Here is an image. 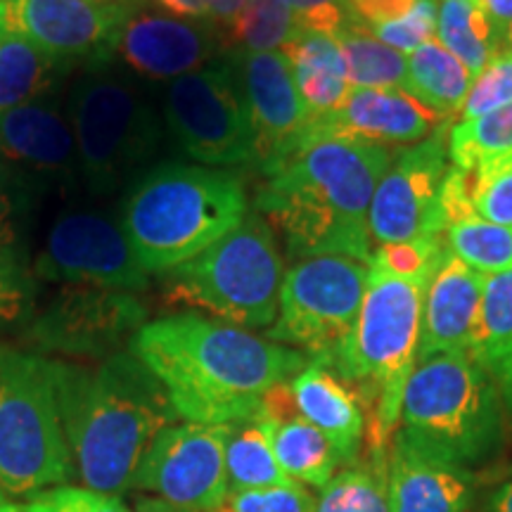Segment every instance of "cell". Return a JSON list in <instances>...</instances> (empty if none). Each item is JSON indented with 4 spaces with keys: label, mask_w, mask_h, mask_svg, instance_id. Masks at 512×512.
Masks as SVG:
<instances>
[{
    "label": "cell",
    "mask_w": 512,
    "mask_h": 512,
    "mask_svg": "<svg viewBox=\"0 0 512 512\" xmlns=\"http://www.w3.org/2000/svg\"><path fill=\"white\" fill-rule=\"evenodd\" d=\"M131 351L162 382L178 418L216 427L259 420L266 392L311 363L304 351L197 313L147 320Z\"/></svg>",
    "instance_id": "1"
},
{
    "label": "cell",
    "mask_w": 512,
    "mask_h": 512,
    "mask_svg": "<svg viewBox=\"0 0 512 512\" xmlns=\"http://www.w3.org/2000/svg\"><path fill=\"white\" fill-rule=\"evenodd\" d=\"M389 164L392 152L384 145L306 140L261 169L256 211L280 228L290 256H349L368 264L370 202Z\"/></svg>",
    "instance_id": "2"
},
{
    "label": "cell",
    "mask_w": 512,
    "mask_h": 512,
    "mask_svg": "<svg viewBox=\"0 0 512 512\" xmlns=\"http://www.w3.org/2000/svg\"><path fill=\"white\" fill-rule=\"evenodd\" d=\"M53 366L74 475L105 494L131 489L147 448L178 420L162 382L131 349L93 366L60 358Z\"/></svg>",
    "instance_id": "3"
},
{
    "label": "cell",
    "mask_w": 512,
    "mask_h": 512,
    "mask_svg": "<svg viewBox=\"0 0 512 512\" xmlns=\"http://www.w3.org/2000/svg\"><path fill=\"white\" fill-rule=\"evenodd\" d=\"M247 214L242 176L214 166L166 162L128 185L119 223L138 264L162 275L226 238Z\"/></svg>",
    "instance_id": "4"
},
{
    "label": "cell",
    "mask_w": 512,
    "mask_h": 512,
    "mask_svg": "<svg viewBox=\"0 0 512 512\" xmlns=\"http://www.w3.org/2000/svg\"><path fill=\"white\" fill-rule=\"evenodd\" d=\"M427 285L396 278L377 264H368L366 297L354 328L320 361L361 396L377 467H384L387 441L399 427L403 389L418 366Z\"/></svg>",
    "instance_id": "5"
},
{
    "label": "cell",
    "mask_w": 512,
    "mask_h": 512,
    "mask_svg": "<svg viewBox=\"0 0 512 512\" xmlns=\"http://www.w3.org/2000/svg\"><path fill=\"white\" fill-rule=\"evenodd\" d=\"M503 396L470 354H441L418 366L403 389L396 432L446 463L472 467L503 444Z\"/></svg>",
    "instance_id": "6"
},
{
    "label": "cell",
    "mask_w": 512,
    "mask_h": 512,
    "mask_svg": "<svg viewBox=\"0 0 512 512\" xmlns=\"http://www.w3.org/2000/svg\"><path fill=\"white\" fill-rule=\"evenodd\" d=\"M283 278L275 230L261 214H247L226 238L162 273L171 302L202 309L242 330H268L275 323Z\"/></svg>",
    "instance_id": "7"
},
{
    "label": "cell",
    "mask_w": 512,
    "mask_h": 512,
    "mask_svg": "<svg viewBox=\"0 0 512 512\" xmlns=\"http://www.w3.org/2000/svg\"><path fill=\"white\" fill-rule=\"evenodd\" d=\"M67 119L81 178L98 197L143 176L162 145V124L152 102L136 81L105 67V62L74 83Z\"/></svg>",
    "instance_id": "8"
},
{
    "label": "cell",
    "mask_w": 512,
    "mask_h": 512,
    "mask_svg": "<svg viewBox=\"0 0 512 512\" xmlns=\"http://www.w3.org/2000/svg\"><path fill=\"white\" fill-rule=\"evenodd\" d=\"M72 477L53 358L0 344V489L34 496Z\"/></svg>",
    "instance_id": "9"
},
{
    "label": "cell",
    "mask_w": 512,
    "mask_h": 512,
    "mask_svg": "<svg viewBox=\"0 0 512 512\" xmlns=\"http://www.w3.org/2000/svg\"><path fill=\"white\" fill-rule=\"evenodd\" d=\"M368 287V264L349 256H306L285 273L271 342L323 361L354 328Z\"/></svg>",
    "instance_id": "10"
},
{
    "label": "cell",
    "mask_w": 512,
    "mask_h": 512,
    "mask_svg": "<svg viewBox=\"0 0 512 512\" xmlns=\"http://www.w3.org/2000/svg\"><path fill=\"white\" fill-rule=\"evenodd\" d=\"M164 124L176 145L202 166L254 164V133L230 64L202 67L169 81Z\"/></svg>",
    "instance_id": "11"
},
{
    "label": "cell",
    "mask_w": 512,
    "mask_h": 512,
    "mask_svg": "<svg viewBox=\"0 0 512 512\" xmlns=\"http://www.w3.org/2000/svg\"><path fill=\"white\" fill-rule=\"evenodd\" d=\"M147 316V306L136 292L64 285L31 318L24 339L46 354L105 361L131 349Z\"/></svg>",
    "instance_id": "12"
},
{
    "label": "cell",
    "mask_w": 512,
    "mask_h": 512,
    "mask_svg": "<svg viewBox=\"0 0 512 512\" xmlns=\"http://www.w3.org/2000/svg\"><path fill=\"white\" fill-rule=\"evenodd\" d=\"M34 273L50 283L143 292L150 273L138 264L119 219L100 209L69 207L50 226Z\"/></svg>",
    "instance_id": "13"
},
{
    "label": "cell",
    "mask_w": 512,
    "mask_h": 512,
    "mask_svg": "<svg viewBox=\"0 0 512 512\" xmlns=\"http://www.w3.org/2000/svg\"><path fill=\"white\" fill-rule=\"evenodd\" d=\"M228 427L174 422L140 460L131 489L178 508L221 512L228 503Z\"/></svg>",
    "instance_id": "14"
},
{
    "label": "cell",
    "mask_w": 512,
    "mask_h": 512,
    "mask_svg": "<svg viewBox=\"0 0 512 512\" xmlns=\"http://www.w3.org/2000/svg\"><path fill=\"white\" fill-rule=\"evenodd\" d=\"M444 121L430 138L420 140L389 164L370 202V238L380 245L444 235L441 185L446 178L448 128Z\"/></svg>",
    "instance_id": "15"
},
{
    "label": "cell",
    "mask_w": 512,
    "mask_h": 512,
    "mask_svg": "<svg viewBox=\"0 0 512 512\" xmlns=\"http://www.w3.org/2000/svg\"><path fill=\"white\" fill-rule=\"evenodd\" d=\"M124 5L95 0H0V31L24 36L57 62H105Z\"/></svg>",
    "instance_id": "16"
},
{
    "label": "cell",
    "mask_w": 512,
    "mask_h": 512,
    "mask_svg": "<svg viewBox=\"0 0 512 512\" xmlns=\"http://www.w3.org/2000/svg\"><path fill=\"white\" fill-rule=\"evenodd\" d=\"M230 67L238 79L252 124L254 164L266 169L297 147L311 114L294 83L292 64L280 50H266V53L238 50Z\"/></svg>",
    "instance_id": "17"
},
{
    "label": "cell",
    "mask_w": 512,
    "mask_h": 512,
    "mask_svg": "<svg viewBox=\"0 0 512 512\" xmlns=\"http://www.w3.org/2000/svg\"><path fill=\"white\" fill-rule=\"evenodd\" d=\"M216 38L207 22L169 15L145 0H126L112 55L155 81L197 72L214 57Z\"/></svg>",
    "instance_id": "18"
},
{
    "label": "cell",
    "mask_w": 512,
    "mask_h": 512,
    "mask_svg": "<svg viewBox=\"0 0 512 512\" xmlns=\"http://www.w3.org/2000/svg\"><path fill=\"white\" fill-rule=\"evenodd\" d=\"M0 164L12 183L57 190L81 176L69 119L50 102H29L0 114Z\"/></svg>",
    "instance_id": "19"
},
{
    "label": "cell",
    "mask_w": 512,
    "mask_h": 512,
    "mask_svg": "<svg viewBox=\"0 0 512 512\" xmlns=\"http://www.w3.org/2000/svg\"><path fill=\"white\" fill-rule=\"evenodd\" d=\"M444 121L448 119H441L403 91L351 88L337 112L309 121L299 143L318 138H354L384 147L408 145L430 138Z\"/></svg>",
    "instance_id": "20"
},
{
    "label": "cell",
    "mask_w": 512,
    "mask_h": 512,
    "mask_svg": "<svg viewBox=\"0 0 512 512\" xmlns=\"http://www.w3.org/2000/svg\"><path fill=\"white\" fill-rule=\"evenodd\" d=\"M484 275L444 249L425 292L418 361L441 354H467L482 306Z\"/></svg>",
    "instance_id": "21"
},
{
    "label": "cell",
    "mask_w": 512,
    "mask_h": 512,
    "mask_svg": "<svg viewBox=\"0 0 512 512\" xmlns=\"http://www.w3.org/2000/svg\"><path fill=\"white\" fill-rule=\"evenodd\" d=\"M389 512H467L475 496L472 470L420 451L394 432L387 460Z\"/></svg>",
    "instance_id": "22"
},
{
    "label": "cell",
    "mask_w": 512,
    "mask_h": 512,
    "mask_svg": "<svg viewBox=\"0 0 512 512\" xmlns=\"http://www.w3.org/2000/svg\"><path fill=\"white\" fill-rule=\"evenodd\" d=\"M290 387L299 415L335 444L342 465H356L368 425L366 408L356 389L313 358Z\"/></svg>",
    "instance_id": "23"
},
{
    "label": "cell",
    "mask_w": 512,
    "mask_h": 512,
    "mask_svg": "<svg viewBox=\"0 0 512 512\" xmlns=\"http://www.w3.org/2000/svg\"><path fill=\"white\" fill-rule=\"evenodd\" d=\"M283 53L292 64L294 83L311 119L337 112L349 95L347 69L337 41L318 31L297 29Z\"/></svg>",
    "instance_id": "24"
},
{
    "label": "cell",
    "mask_w": 512,
    "mask_h": 512,
    "mask_svg": "<svg viewBox=\"0 0 512 512\" xmlns=\"http://www.w3.org/2000/svg\"><path fill=\"white\" fill-rule=\"evenodd\" d=\"M69 69L24 36L0 31V114L43 100Z\"/></svg>",
    "instance_id": "25"
},
{
    "label": "cell",
    "mask_w": 512,
    "mask_h": 512,
    "mask_svg": "<svg viewBox=\"0 0 512 512\" xmlns=\"http://www.w3.org/2000/svg\"><path fill=\"white\" fill-rule=\"evenodd\" d=\"M472 81V74L456 55L448 53L439 41H430L408 55L403 93L422 102L441 119H451L463 110Z\"/></svg>",
    "instance_id": "26"
},
{
    "label": "cell",
    "mask_w": 512,
    "mask_h": 512,
    "mask_svg": "<svg viewBox=\"0 0 512 512\" xmlns=\"http://www.w3.org/2000/svg\"><path fill=\"white\" fill-rule=\"evenodd\" d=\"M259 420L271 437L275 458L292 482L318 486V489L330 484V479L337 475V467L342 465V458L335 444L318 427L306 422L302 415L280 422Z\"/></svg>",
    "instance_id": "27"
},
{
    "label": "cell",
    "mask_w": 512,
    "mask_h": 512,
    "mask_svg": "<svg viewBox=\"0 0 512 512\" xmlns=\"http://www.w3.org/2000/svg\"><path fill=\"white\" fill-rule=\"evenodd\" d=\"M486 373L501 384L512 370V271L484 275L482 306L470 351Z\"/></svg>",
    "instance_id": "28"
},
{
    "label": "cell",
    "mask_w": 512,
    "mask_h": 512,
    "mask_svg": "<svg viewBox=\"0 0 512 512\" xmlns=\"http://www.w3.org/2000/svg\"><path fill=\"white\" fill-rule=\"evenodd\" d=\"M437 36L441 46L465 64L472 79L484 72L496 50L508 46V41L498 36L484 5L470 0H439Z\"/></svg>",
    "instance_id": "29"
},
{
    "label": "cell",
    "mask_w": 512,
    "mask_h": 512,
    "mask_svg": "<svg viewBox=\"0 0 512 512\" xmlns=\"http://www.w3.org/2000/svg\"><path fill=\"white\" fill-rule=\"evenodd\" d=\"M226 472L228 496L292 484V479L285 475L278 458H275L271 437H268L261 420L228 427Z\"/></svg>",
    "instance_id": "30"
},
{
    "label": "cell",
    "mask_w": 512,
    "mask_h": 512,
    "mask_svg": "<svg viewBox=\"0 0 512 512\" xmlns=\"http://www.w3.org/2000/svg\"><path fill=\"white\" fill-rule=\"evenodd\" d=\"M344 57L349 88H387L403 91L408 72V55L377 41L361 22L349 24L332 36Z\"/></svg>",
    "instance_id": "31"
},
{
    "label": "cell",
    "mask_w": 512,
    "mask_h": 512,
    "mask_svg": "<svg viewBox=\"0 0 512 512\" xmlns=\"http://www.w3.org/2000/svg\"><path fill=\"white\" fill-rule=\"evenodd\" d=\"M448 157L463 171L512 162V105L479 119L456 121L448 131Z\"/></svg>",
    "instance_id": "32"
},
{
    "label": "cell",
    "mask_w": 512,
    "mask_h": 512,
    "mask_svg": "<svg viewBox=\"0 0 512 512\" xmlns=\"http://www.w3.org/2000/svg\"><path fill=\"white\" fill-rule=\"evenodd\" d=\"M446 247L482 275L512 271V226L467 216L463 221L448 223Z\"/></svg>",
    "instance_id": "33"
},
{
    "label": "cell",
    "mask_w": 512,
    "mask_h": 512,
    "mask_svg": "<svg viewBox=\"0 0 512 512\" xmlns=\"http://www.w3.org/2000/svg\"><path fill=\"white\" fill-rule=\"evenodd\" d=\"M297 34V19L290 0H247L228 29L230 43L245 53L283 50Z\"/></svg>",
    "instance_id": "34"
},
{
    "label": "cell",
    "mask_w": 512,
    "mask_h": 512,
    "mask_svg": "<svg viewBox=\"0 0 512 512\" xmlns=\"http://www.w3.org/2000/svg\"><path fill=\"white\" fill-rule=\"evenodd\" d=\"M316 512H389L387 477L375 465H351L323 486Z\"/></svg>",
    "instance_id": "35"
},
{
    "label": "cell",
    "mask_w": 512,
    "mask_h": 512,
    "mask_svg": "<svg viewBox=\"0 0 512 512\" xmlns=\"http://www.w3.org/2000/svg\"><path fill=\"white\" fill-rule=\"evenodd\" d=\"M446 242L441 238H422L413 242H392V245H380L370 256L368 264H377L396 278L418 280V283H430L434 271H437L441 256H444Z\"/></svg>",
    "instance_id": "36"
},
{
    "label": "cell",
    "mask_w": 512,
    "mask_h": 512,
    "mask_svg": "<svg viewBox=\"0 0 512 512\" xmlns=\"http://www.w3.org/2000/svg\"><path fill=\"white\" fill-rule=\"evenodd\" d=\"M512 105V46H503L496 50L484 72L472 81L470 93L460 110V121L479 119L484 114H491L501 107Z\"/></svg>",
    "instance_id": "37"
},
{
    "label": "cell",
    "mask_w": 512,
    "mask_h": 512,
    "mask_svg": "<svg viewBox=\"0 0 512 512\" xmlns=\"http://www.w3.org/2000/svg\"><path fill=\"white\" fill-rule=\"evenodd\" d=\"M467 174L479 219L512 226V162H496Z\"/></svg>",
    "instance_id": "38"
},
{
    "label": "cell",
    "mask_w": 512,
    "mask_h": 512,
    "mask_svg": "<svg viewBox=\"0 0 512 512\" xmlns=\"http://www.w3.org/2000/svg\"><path fill=\"white\" fill-rule=\"evenodd\" d=\"M34 280L12 247L0 245V330L22 323L31 313Z\"/></svg>",
    "instance_id": "39"
},
{
    "label": "cell",
    "mask_w": 512,
    "mask_h": 512,
    "mask_svg": "<svg viewBox=\"0 0 512 512\" xmlns=\"http://www.w3.org/2000/svg\"><path fill=\"white\" fill-rule=\"evenodd\" d=\"M24 508L27 512H133L119 496L69 484L29 496Z\"/></svg>",
    "instance_id": "40"
},
{
    "label": "cell",
    "mask_w": 512,
    "mask_h": 512,
    "mask_svg": "<svg viewBox=\"0 0 512 512\" xmlns=\"http://www.w3.org/2000/svg\"><path fill=\"white\" fill-rule=\"evenodd\" d=\"M437 3L439 0H420V5L411 15L399 19V22L370 29V34L377 41L387 43L389 48L399 50L403 55H411L437 36Z\"/></svg>",
    "instance_id": "41"
},
{
    "label": "cell",
    "mask_w": 512,
    "mask_h": 512,
    "mask_svg": "<svg viewBox=\"0 0 512 512\" xmlns=\"http://www.w3.org/2000/svg\"><path fill=\"white\" fill-rule=\"evenodd\" d=\"M221 512H316V498L304 489V484L292 482L228 496L226 508Z\"/></svg>",
    "instance_id": "42"
},
{
    "label": "cell",
    "mask_w": 512,
    "mask_h": 512,
    "mask_svg": "<svg viewBox=\"0 0 512 512\" xmlns=\"http://www.w3.org/2000/svg\"><path fill=\"white\" fill-rule=\"evenodd\" d=\"M290 3L297 29L335 36L349 24L358 22L351 12L349 0H290Z\"/></svg>",
    "instance_id": "43"
},
{
    "label": "cell",
    "mask_w": 512,
    "mask_h": 512,
    "mask_svg": "<svg viewBox=\"0 0 512 512\" xmlns=\"http://www.w3.org/2000/svg\"><path fill=\"white\" fill-rule=\"evenodd\" d=\"M349 5L358 22L370 31L408 17L420 0H349Z\"/></svg>",
    "instance_id": "44"
},
{
    "label": "cell",
    "mask_w": 512,
    "mask_h": 512,
    "mask_svg": "<svg viewBox=\"0 0 512 512\" xmlns=\"http://www.w3.org/2000/svg\"><path fill=\"white\" fill-rule=\"evenodd\" d=\"M12 178L5 171V166L0 164V245L12 247V238H15V221H12V214H15V195H12Z\"/></svg>",
    "instance_id": "45"
},
{
    "label": "cell",
    "mask_w": 512,
    "mask_h": 512,
    "mask_svg": "<svg viewBox=\"0 0 512 512\" xmlns=\"http://www.w3.org/2000/svg\"><path fill=\"white\" fill-rule=\"evenodd\" d=\"M204 10H207V19H214L216 24L230 29L238 15L245 8L247 0H202Z\"/></svg>",
    "instance_id": "46"
},
{
    "label": "cell",
    "mask_w": 512,
    "mask_h": 512,
    "mask_svg": "<svg viewBox=\"0 0 512 512\" xmlns=\"http://www.w3.org/2000/svg\"><path fill=\"white\" fill-rule=\"evenodd\" d=\"M152 5L162 8L169 15L195 19V22H207V10H204L202 0H150Z\"/></svg>",
    "instance_id": "47"
},
{
    "label": "cell",
    "mask_w": 512,
    "mask_h": 512,
    "mask_svg": "<svg viewBox=\"0 0 512 512\" xmlns=\"http://www.w3.org/2000/svg\"><path fill=\"white\" fill-rule=\"evenodd\" d=\"M486 15L494 24L498 36L508 41V31L512 27V0H482Z\"/></svg>",
    "instance_id": "48"
},
{
    "label": "cell",
    "mask_w": 512,
    "mask_h": 512,
    "mask_svg": "<svg viewBox=\"0 0 512 512\" xmlns=\"http://www.w3.org/2000/svg\"><path fill=\"white\" fill-rule=\"evenodd\" d=\"M486 512H512V479L498 486L486 503Z\"/></svg>",
    "instance_id": "49"
},
{
    "label": "cell",
    "mask_w": 512,
    "mask_h": 512,
    "mask_svg": "<svg viewBox=\"0 0 512 512\" xmlns=\"http://www.w3.org/2000/svg\"><path fill=\"white\" fill-rule=\"evenodd\" d=\"M136 512H209V510H188V508H178V505H171L166 501H159V498H140L136 503Z\"/></svg>",
    "instance_id": "50"
},
{
    "label": "cell",
    "mask_w": 512,
    "mask_h": 512,
    "mask_svg": "<svg viewBox=\"0 0 512 512\" xmlns=\"http://www.w3.org/2000/svg\"><path fill=\"white\" fill-rule=\"evenodd\" d=\"M498 389H501L505 411H508L510 418H512V370H510V375L505 377V380H503L501 384H498Z\"/></svg>",
    "instance_id": "51"
},
{
    "label": "cell",
    "mask_w": 512,
    "mask_h": 512,
    "mask_svg": "<svg viewBox=\"0 0 512 512\" xmlns=\"http://www.w3.org/2000/svg\"><path fill=\"white\" fill-rule=\"evenodd\" d=\"M0 512H27L24 505H17V503H10L8 498H5L3 503H0Z\"/></svg>",
    "instance_id": "52"
},
{
    "label": "cell",
    "mask_w": 512,
    "mask_h": 512,
    "mask_svg": "<svg viewBox=\"0 0 512 512\" xmlns=\"http://www.w3.org/2000/svg\"><path fill=\"white\" fill-rule=\"evenodd\" d=\"M95 3H102V5H119V3H126V0H95Z\"/></svg>",
    "instance_id": "53"
},
{
    "label": "cell",
    "mask_w": 512,
    "mask_h": 512,
    "mask_svg": "<svg viewBox=\"0 0 512 512\" xmlns=\"http://www.w3.org/2000/svg\"><path fill=\"white\" fill-rule=\"evenodd\" d=\"M508 43L512 46V27H510V31H508Z\"/></svg>",
    "instance_id": "54"
},
{
    "label": "cell",
    "mask_w": 512,
    "mask_h": 512,
    "mask_svg": "<svg viewBox=\"0 0 512 512\" xmlns=\"http://www.w3.org/2000/svg\"><path fill=\"white\" fill-rule=\"evenodd\" d=\"M5 501V494H3V489H0V503H3Z\"/></svg>",
    "instance_id": "55"
},
{
    "label": "cell",
    "mask_w": 512,
    "mask_h": 512,
    "mask_svg": "<svg viewBox=\"0 0 512 512\" xmlns=\"http://www.w3.org/2000/svg\"><path fill=\"white\" fill-rule=\"evenodd\" d=\"M470 3H482V0H470Z\"/></svg>",
    "instance_id": "56"
}]
</instances>
